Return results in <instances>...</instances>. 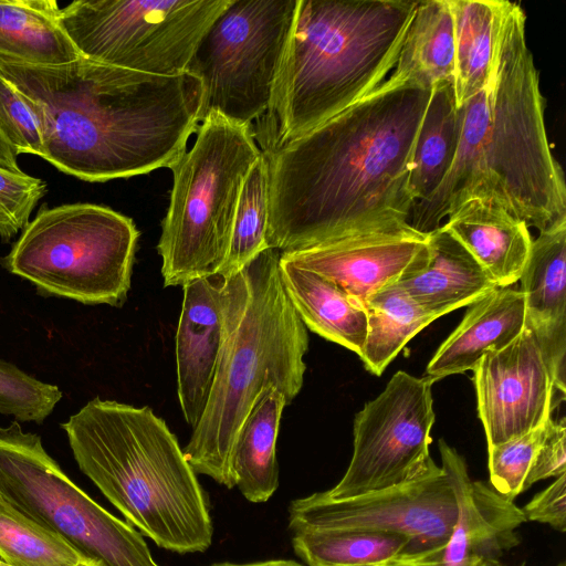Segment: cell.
Instances as JSON below:
<instances>
[{"instance_id": "b9f144b4", "label": "cell", "mask_w": 566, "mask_h": 566, "mask_svg": "<svg viewBox=\"0 0 566 566\" xmlns=\"http://www.w3.org/2000/svg\"><path fill=\"white\" fill-rule=\"evenodd\" d=\"M482 566H503L499 560H491L484 563Z\"/></svg>"}, {"instance_id": "cb8c5ba5", "label": "cell", "mask_w": 566, "mask_h": 566, "mask_svg": "<svg viewBox=\"0 0 566 566\" xmlns=\"http://www.w3.org/2000/svg\"><path fill=\"white\" fill-rule=\"evenodd\" d=\"M295 554L307 566H379L399 562L441 559L416 551L397 533L370 530H318L292 533Z\"/></svg>"}, {"instance_id": "8fae6325", "label": "cell", "mask_w": 566, "mask_h": 566, "mask_svg": "<svg viewBox=\"0 0 566 566\" xmlns=\"http://www.w3.org/2000/svg\"><path fill=\"white\" fill-rule=\"evenodd\" d=\"M230 0H75L61 24L78 54L155 75L186 72L206 30Z\"/></svg>"}, {"instance_id": "9c48e42d", "label": "cell", "mask_w": 566, "mask_h": 566, "mask_svg": "<svg viewBox=\"0 0 566 566\" xmlns=\"http://www.w3.org/2000/svg\"><path fill=\"white\" fill-rule=\"evenodd\" d=\"M0 496L101 566H159L143 535L83 492L18 421L0 427Z\"/></svg>"}, {"instance_id": "f6af8a7d", "label": "cell", "mask_w": 566, "mask_h": 566, "mask_svg": "<svg viewBox=\"0 0 566 566\" xmlns=\"http://www.w3.org/2000/svg\"><path fill=\"white\" fill-rule=\"evenodd\" d=\"M401 563V562H399ZM394 564H397V563H394ZM394 564H388V565H379V566H390V565H394Z\"/></svg>"}, {"instance_id": "5b68a950", "label": "cell", "mask_w": 566, "mask_h": 566, "mask_svg": "<svg viewBox=\"0 0 566 566\" xmlns=\"http://www.w3.org/2000/svg\"><path fill=\"white\" fill-rule=\"evenodd\" d=\"M61 427L81 471L142 535L179 554L210 547L206 494L151 408L96 397Z\"/></svg>"}, {"instance_id": "3957f363", "label": "cell", "mask_w": 566, "mask_h": 566, "mask_svg": "<svg viewBox=\"0 0 566 566\" xmlns=\"http://www.w3.org/2000/svg\"><path fill=\"white\" fill-rule=\"evenodd\" d=\"M459 109L452 166L415 205L409 224L429 234L470 199L493 201L539 232L566 224L564 172L548 142L539 73L518 3L503 0L490 81Z\"/></svg>"}, {"instance_id": "8992f818", "label": "cell", "mask_w": 566, "mask_h": 566, "mask_svg": "<svg viewBox=\"0 0 566 566\" xmlns=\"http://www.w3.org/2000/svg\"><path fill=\"white\" fill-rule=\"evenodd\" d=\"M281 252L268 248L245 268L248 297L222 349L206 409L184 453L196 473L235 488L233 455L263 389L290 403L300 392L308 349L306 327L282 283Z\"/></svg>"}, {"instance_id": "e575fe53", "label": "cell", "mask_w": 566, "mask_h": 566, "mask_svg": "<svg viewBox=\"0 0 566 566\" xmlns=\"http://www.w3.org/2000/svg\"><path fill=\"white\" fill-rule=\"evenodd\" d=\"M46 192V182L21 171L0 167V238L10 241L29 223L39 200Z\"/></svg>"}, {"instance_id": "f35d334b", "label": "cell", "mask_w": 566, "mask_h": 566, "mask_svg": "<svg viewBox=\"0 0 566 566\" xmlns=\"http://www.w3.org/2000/svg\"><path fill=\"white\" fill-rule=\"evenodd\" d=\"M211 566H303L295 560L291 559H270L256 563H248V564H233V563H220Z\"/></svg>"}, {"instance_id": "484cf974", "label": "cell", "mask_w": 566, "mask_h": 566, "mask_svg": "<svg viewBox=\"0 0 566 566\" xmlns=\"http://www.w3.org/2000/svg\"><path fill=\"white\" fill-rule=\"evenodd\" d=\"M454 30L453 91L462 106L489 83L503 0H448Z\"/></svg>"}, {"instance_id": "d4e9b609", "label": "cell", "mask_w": 566, "mask_h": 566, "mask_svg": "<svg viewBox=\"0 0 566 566\" xmlns=\"http://www.w3.org/2000/svg\"><path fill=\"white\" fill-rule=\"evenodd\" d=\"M285 396L273 386L263 389L241 429L233 455L235 486L250 502H266L279 486L276 440Z\"/></svg>"}, {"instance_id": "f546056e", "label": "cell", "mask_w": 566, "mask_h": 566, "mask_svg": "<svg viewBox=\"0 0 566 566\" xmlns=\"http://www.w3.org/2000/svg\"><path fill=\"white\" fill-rule=\"evenodd\" d=\"M269 209V166L262 153L251 166L242 184L228 254L218 274L224 277L235 275L269 248L266 242Z\"/></svg>"}, {"instance_id": "60d3db41", "label": "cell", "mask_w": 566, "mask_h": 566, "mask_svg": "<svg viewBox=\"0 0 566 566\" xmlns=\"http://www.w3.org/2000/svg\"><path fill=\"white\" fill-rule=\"evenodd\" d=\"M78 566H101L98 563L92 560V559H88L86 562H83L82 564H80Z\"/></svg>"}, {"instance_id": "2e32d148", "label": "cell", "mask_w": 566, "mask_h": 566, "mask_svg": "<svg viewBox=\"0 0 566 566\" xmlns=\"http://www.w3.org/2000/svg\"><path fill=\"white\" fill-rule=\"evenodd\" d=\"M428 235L412 227L370 232L282 252L281 259L329 279L365 304L369 296L396 283L421 260Z\"/></svg>"}, {"instance_id": "7bdbcfd3", "label": "cell", "mask_w": 566, "mask_h": 566, "mask_svg": "<svg viewBox=\"0 0 566 566\" xmlns=\"http://www.w3.org/2000/svg\"><path fill=\"white\" fill-rule=\"evenodd\" d=\"M0 566H10V565H8L6 562H3V560L1 559V557H0Z\"/></svg>"}, {"instance_id": "9a60e30c", "label": "cell", "mask_w": 566, "mask_h": 566, "mask_svg": "<svg viewBox=\"0 0 566 566\" xmlns=\"http://www.w3.org/2000/svg\"><path fill=\"white\" fill-rule=\"evenodd\" d=\"M479 418L488 448L542 426L556 407L555 382L533 332L486 354L473 369Z\"/></svg>"}, {"instance_id": "836d02e7", "label": "cell", "mask_w": 566, "mask_h": 566, "mask_svg": "<svg viewBox=\"0 0 566 566\" xmlns=\"http://www.w3.org/2000/svg\"><path fill=\"white\" fill-rule=\"evenodd\" d=\"M0 133L17 155L43 157L42 122L29 98L0 75Z\"/></svg>"}, {"instance_id": "1f68e13d", "label": "cell", "mask_w": 566, "mask_h": 566, "mask_svg": "<svg viewBox=\"0 0 566 566\" xmlns=\"http://www.w3.org/2000/svg\"><path fill=\"white\" fill-rule=\"evenodd\" d=\"M61 398L62 391L55 385L0 359V413L18 421L42 423Z\"/></svg>"}, {"instance_id": "ffe728a7", "label": "cell", "mask_w": 566, "mask_h": 566, "mask_svg": "<svg viewBox=\"0 0 566 566\" xmlns=\"http://www.w3.org/2000/svg\"><path fill=\"white\" fill-rule=\"evenodd\" d=\"M396 284L437 318L499 287L442 226L429 233L426 253Z\"/></svg>"}, {"instance_id": "44dd1931", "label": "cell", "mask_w": 566, "mask_h": 566, "mask_svg": "<svg viewBox=\"0 0 566 566\" xmlns=\"http://www.w3.org/2000/svg\"><path fill=\"white\" fill-rule=\"evenodd\" d=\"M442 228L482 266L499 287L515 284L526 265L533 239L525 222L500 205L470 199Z\"/></svg>"}, {"instance_id": "277c9868", "label": "cell", "mask_w": 566, "mask_h": 566, "mask_svg": "<svg viewBox=\"0 0 566 566\" xmlns=\"http://www.w3.org/2000/svg\"><path fill=\"white\" fill-rule=\"evenodd\" d=\"M418 0H298L271 105L255 120L262 153L342 113L396 66Z\"/></svg>"}, {"instance_id": "d590c367", "label": "cell", "mask_w": 566, "mask_h": 566, "mask_svg": "<svg viewBox=\"0 0 566 566\" xmlns=\"http://www.w3.org/2000/svg\"><path fill=\"white\" fill-rule=\"evenodd\" d=\"M566 473V424L565 418L558 422L552 419L548 432L543 441L525 481V490L538 481L557 478Z\"/></svg>"}, {"instance_id": "52a82bcc", "label": "cell", "mask_w": 566, "mask_h": 566, "mask_svg": "<svg viewBox=\"0 0 566 566\" xmlns=\"http://www.w3.org/2000/svg\"><path fill=\"white\" fill-rule=\"evenodd\" d=\"M262 151L252 126L209 114L170 167L174 182L157 251L165 286L218 274L248 171Z\"/></svg>"}, {"instance_id": "83f0119b", "label": "cell", "mask_w": 566, "mask_h": 566, "mask_svg": "<svg viewBox=\"0 0 566 566\" xmlns=\"http://www.w3.org/2000/svg\"><path fill=\"white\" fill-rule=\"evenodd\" d=\"M460 128L453 82L434 86L413 154L411 191L416 203L427 199L448 175L457 154Z\"/></svg>"}, {"instance_id": "7402d4cb", "label": "cell", "mask_w": 566, "mask_h": 566, "mask_svg": "<svg viewBox=\"0 0 566 566\" xmlns=\"http://www.w3.org/2000/svg\"><path fill=\"white\" fill-rule=\"evenodd\" d=\"M280 271L284 290L305 327L360 356L367 336L364 303L329 279L297 268L281 255Z\"/></svg>"}, {"instance_id": "30bf717a", "label": "cell", "mask_w": 566, "mask_h": 566, "mask_svg": "<svg viewBox=\"0 0 566 566\" xmlns=\"http://www.w3.org/2000/svg\"><path fill=\"white\" fill-rule=\"evenodd\" d=\"M298 0H230L199 40L186 72L209 114L252 126L269 109Z\"/></svg>"}, {"instance_id": "7c38bea8", "label": "cell", "mask_w": 566, "mask_h": 566, "mask_svg": "<svg viewBox=\"0 0 566 566\" xmlns=\"http://www.w3.org/2000/svg\"><path fill=\"white\" fill-rule=\"evenodd\" d=\"M433 381L397 371L354 419V449L339 482L325 493L346 499L421 479L439 465L431 459Z\"/></svg>"}, {"instance_id": "4dcf8cb0", "label": "cell", "mask_w": 566, "mask_h": 566, "mask_svg": "<svg viewBox=\"0 0 566 566\" xmlns=\"http://www.w3.org/2000/svg\"><path fill=\"white\" fill-rule=\"evenodd\" d=\"M0 557L10 566H78L90 559L1 496Z\"/></svg>"}, {"instance_id": "ab89813d", "label": "cell", "mask_w": 566, "mask_h": 566, "mask_svg": "<svg viewBox=\"0 0 566 566\" xmlns=\"http://www.w3.org/2000/svg\"><path fill=\"white\" fill-rule=\"evenodd\" d=\"M390 566H441V564L434 562H401Z\"/></svg>"}, {"instance_id": "ee69618b", "label": "cell", "mask_w": 566, "mask_h": 566, "mask_svg": "<svg viewBox=\"0 0 566 566\" xmlns=\"http://www.w3.org/2000/svg\"><path fill=\"white\" fill-rule=\"evenodd\" d=\"M557 566H566L565 562H560Z\"/></svg>"}, {"instance_id": "6da1fadb", "label": "cell", "mask_w": 566, "mask_h": 566, "mask_svg": "<svg viewBox=\"0 0 566 566\" xmlns=\"http://www.w3.org/2000/svg\"><path fill=\"white\" fill-rule=\"evenodd\" d=\"M432 90L391 73L342 113L263 153L268 247L291 252L411 227L413 154Z\"/></svg>"}, {"instance_id": "4316f807", "label": "cell", "mask_w": 566, "mask_h": 566, "mask_svg": "<svg viewBox=\"0 0 566 566\" xmlns=\"http://www.w3.org/2000/svg\"><path fill=\"white\" fill-rule=\"evenodd\" d=\"M454 30L448 0H418L391 73L428 87L454 78Z\"/></svg>"}, {"instance_id": "5bb4252c", "label": "cell", "mask_w": 566, "mask_h": 566, "mask_svg": "<svg viewBox=\"0 0 566 566\" xmlns=\"http://www.w3.org/2000/svg\"><path fill=\"white\" fill-rule=\"evenodd\" d=\"M176 333L177 394L186 422H199L223 346L248 297L244 269L230 277L214 274L182 285Z\"/></svg>"}, {"instance_id": "d6986e66", "label": "cell", "mask_w": 566, "mask_h": 566, "mask_svg": "<svg viewBox=\"0 0 566 566\" xmlns=\"http://www.w3.org/2000/svg\"><path fill=\"white\" fill-rule=\"evenodd\" d=\"M525 328L521 290L496 287L469 305L462 321L439 346L426 369L433 382L473 370L489 353L511 344Z\"/></svg>"}, {"instance_id": "e0dca14e", "label": "cell", "mask_w": 566, "mask_h": 566, "mask_svg": "<svg viewBox=\"0 0 566 566\" xmlns=\"http://www.w3.org/2000/svg\"><path fill=\"white\" fill-rule=\"evenodd\" d=\"M441 468L457 502V520L442 551L441 566H482L499 560L521 542L515 530L526 520L513 500L490 483L473 481L467 462L444 440H439Z\"/></svg>"}, {"instance_id": "74e56055", "label": "cell", "mask_w": 566, "mask_h": 566, "mask_svg": "<svg viewBox=\"0 0 566 566\" xmlns=\"http://www.w3.org/2000/svg\"><path fill=\"white\" fill-rule=\"evenodd\" d=\"M0 167L12 171H21L18 164V155L7 143L0 133Z\"/></svg>"}, {"instance_id": "ac0fdd59", "label": "cell", "mask_w": 566, "mask_h": 566, "mask_svg": "<svg viewBox=\"0 0 566 566\" xmlns=\"http://www.w3.org/2000/svg\"><path fill=\"white\" fill-rule=\"evenodd\" d=\"M525 325L533 332L565 398L566 367V224L539 232L520 276Z\"/></svg>"}, {"instance_id": "4fadbf2b", "label": "cell", "mask_w": 566, "mask_h": 566, "mask_svg": "<svg viewBox=\"0 0 566 566\" xmlns=\"http://www.w3.org/2000/svg\"><path fill=\"white\" fill-rule=\"evenodd\" d=\"M457 520V502L449 478L439 467L400 485L346 499L325 491L291 502L292 533L318 530H370L408 537L416 551L441 559Z\"/></svg>"}, {"instance_id": "d6a6232c", "label": "cell", "mask_w": 566, "mask_h": 566, "mask_svg": "<svg viewBox=\"0 0 566 566\" xmlns=\"http://www.w3.org/2000/svg\"><path fill=\"white\" fill-rule=\"evenodd\" d=\"M552 418L523 436L488 448L490 484L513 500L525 491V481L546 438Z\"/></svg>"}, {"instance_id": "603a6c76", "label": "cell", "mask_w": 566, "mask_h": 566, "mask_svg": "<svg viewBox=\"0 0 566 566\" xmlns=\"http://www.w3.org/2000/svg\"><path fill=\"white\" fill-rule=\"evenodd\" d=\"M80 56L62 28L56 1H0L1 62L51 66Z\"/></svg>"}, {"instance_id": "f1b7e54d", "label": "cell", "mask_w": 566, "mask_h": 566, "mask_svg": "<svg viewBox=\"0 0 566 566\" xmlns=\"http://www.w3.org/2000/svg\"><path fill=\"white\" fill-rule=\"evenodd\" d=\"M364 305L367 336L359 358L376 376L384 373L413 336L437 319L396 283L369 296Z\"/></svg>"}, {"instance_id": "7a4b0ae2", "label": "cell", "mask_w": 566, "mask_h": 566, "mask_svg": "<svg viewBox=\"0 0 566 566\" xmlns=\"http://www.w3.org/2000/svg\"><path fill=\"white\" fill-rule=\"evenodd\" d=\"M0 75L39 115L42 158L85 181L170 168L200 123L202 85L189 72L155 75L80 56L51 66L0 61Z\"/></svg>"}, {"instance_id": "8d00e7d4", "label": "cell", "mask_w": 566, "mask_h": 566, "mask_svg": "<svg viewBox=\"0 0 566 566\" xmlns=\"http://www.w3.org/2000/svg\"><path fill=\"white\" fill-rule=\"evenodd\" d=\"M526 521L547 524L566 531V473L557 476L547 488L536 493L522 509Z\"/></svg>"}, {"instance_id": "ba28073f", "label": "cell", "mask_w": 566, "mask_h": 566, "mask_svg": "<svg viewBox=\"0 0 566 566\" xmlns=\"http://www.w3.org/2000/svg\"><path fill=\"white\" fill-rule=\"evenodd\" d=\"M138 237L130 218L107 207H43L1 264L39 293L120 306L130 289Z\"/></svg>"}]
</instances>
